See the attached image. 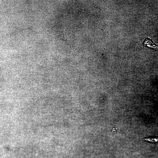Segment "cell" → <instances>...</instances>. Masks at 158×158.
I'll return each instance as SVG.
<instances>
[{"mask_svg":"<svg viewBox=\"0 0 158 158\" xmlns=\"http://www.w3.org/2000/svg\"><path fill=\"white\" fill-rule=\"evenodd\" d=\"M142 140L145 141L153 142H156L157 141V138H142Z\"/></svg>","mask_w":158,"mask_h":158,"instance_id":"cell-1","label":"cell"}]
</instances>
